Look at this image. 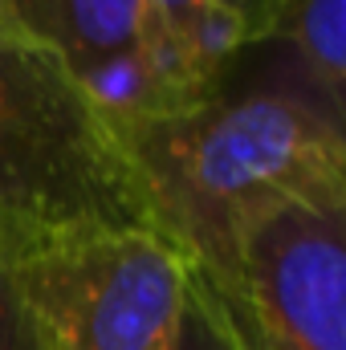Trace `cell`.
Masks as SVG:
<instances>
[{
  "label": "cell",
  "instance_id": "1",
  "mask_svg": "<svg viewBox=\"0 0 346 350\" xmlns=\"http://www.w3.org/2000/svg\"><path fill=\"white\" fill-rule=\"evenodd\" d=\"M159 228L232 318L241 237L281 204L346 196V126L297 78L216 90L208 102L122 126Z\"/></svg>",
  "mask_w": 346,
  "mask_h": 350
},
{
  "label": "cell",
  "instance_id": "2",
  "mask_svg": "<svg viewBox=\"0 0 346 350\" xmlns=\"http://www.w3.org/2000/svg\"><path fill=\"white\" fill-rule=\"evenodd\" d=\"M159 228L122 122L0 4V232L12 253Z\"/></svg>",
  "mask_w": 346,
  "mask_h": 350
},
{
  "label": "cell",
  "instance_id": "3",
  "mask_svg": "<svg viewBox=\"0 0 346 350\" xmlns=\"http://www.w3.org/2000/svg\"><path fill=\"white\" fill-rule=\"evenodd\" d=\"M37 350H175L196 265L163 228L57 241L16 257Z\"/></svg>",
  "mask_w": 346,
  "mask_h": 350
},
{
  "label": "cell",
  "instance_id": "4",
  "mask_svg": "<svg viewBox=\"0 0 346 350\" xmlns=\"http://www.w3.org/2000/svg\"><path fill=\"white\" fill-rule=\"evenodd\" d=\"M232 326L249 350H346V196L281 204L241 237Z\"/></svg>",
  "mask_w": 346,
  "mask_h": 350
},
{
  "label": "cell",
  "instance_id": "5",
  "mask_svg": "<svg viewBox=\"0 0 346 350\" xmlns=\"http://www.w3.org/2000/svg\"><path fill=\"white\" fill-rule=\"evenodd\" d=\"M122 126L212 98L179 62L155 0H0Z\"/></svg>",
  "mask_w": 346,
  "mask_h": 350
},
{
  "label": "cell",
  "instance_id": "6",
  "mask_svg": "<svg viewBox=\"0 0 346 350\" xmlns=\"http://www.w3.org/2000/svg\"><path fill=\"white\" fill-rule=\"evenodd\" d=\"M269 41L289 49L293 78L346 126V0H281Z\"/></svg>",
  "mask_w": 346,
  "mask_h": 350
},
{
  "label": "cell",
  "instance_id": "7",
  "mask_svg": "<svg viewBox=\"0 0 346 350\" xmlns=\"http://www.w3.org/2000/svg\"><path fill=\"white\" fill-rule=\"evenodd\" d=\"M155 8H159V21L172 37L179 62L187 66V74L204 90L216 94L224 86L232 57L241 53V45L220 12V0H155Z\"/></svg>",
  "mask_w": 346,
  "mask_h": 350
},
{
  "label": "cell",
  "instance_id": "8",
  "mask_svg": "<svg viewBox=\"0 0 346 350\" xmlns=\"http://www.w3.org/2000/svg\"><path fill=\"white\" fill-rule=\"evenodd\" d=\"M175 350H249L241 338V330L232 326V318L224 314V306L208 293V285L196 277L191 285V301L183 310L179 334H175Z\"/></svg>",
  "mask_w": 346,
  "mask_h": 350
},
{
  "label": "cell",
  "instance_id": "9",
  "mask_svg": "<svg viewBox=\"0 0 346 350\" xmlns=\"http://www.w3.org/2000/svg\"><path fill=\"white\" fill-rule=\"evenodd\" d=\"M0 350H37L29 301H25V289H21L16 253L4 241V232H0Z\"/></svg>",
  "mask_w": 346,
  "mask_h": 350
},
{
  "label": "cell",
  "instance_id": "10",
  "mask_svg": "<svg viewBox=\"0 0 346 350\" xmlns=\"http://www.w3.org/2000/svg\"><path fill=\"white\" fill-rule=\"evenodd\" d=\"M277 4L281 0H220V12H224V21H228V29H232V37H237L241 49L269 41Z\"/></svg>",
  "mask_w": 346,
  "mask_h": 350
}]
</instances>
